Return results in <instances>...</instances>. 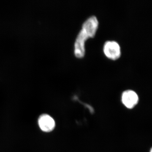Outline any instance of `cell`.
Masks as SVG:
<instances>
[{"label":"cell","instance_id":"277c9868","mask_svg":"<svg viewBox=\"0 0 152 152\" xmlns=\"http://www.w3.org/2000/svg\"><path fill=\"white\" fill-rule=\"evenodd\" d=\"M38 124L40 129L45 132H52L56 126L55 120L50 115L46 114L40 116L38 119Z\"/></svg>","mask_w":152,"mask_h":152},{"label":"cell","instance_id":"5b68a950","mask_svg":"<svg viewBox=\"0 0 152 152\" xmlns=\"http://www.w3.org/2000/svg\"><path fill=\"white\" fill-rule=\"evenodd\" d=\"M149 152H152V147L150 149Z\"/></svg>","mask_w":152,"mask_h":152},{"label":"cell","instance_id":"3957f363","mask_svg":"<svg viewBox=\"0 0 152 152\" xmlns=\"http://www.w3.org/2000/svg\"><path fill=\"white\" fill-rule=\"evenodd\" d=\"M122 102L128 109H133L139 101L138 95L132 90H128L123 93L121 96Z\"/></svg>","mask_w":152,"mask_h":152},{"label":"cell","instance_id":"6da1fadb","mask_svg":"<svg viewBox=\"0 0 152 152\" xmlns=\"http://www.w3.org/2000/svg\"><path fill=\"white\" fill-rule=\"evenodd\" d=\"M99 22L95 16L87 19L82 26L75 44V54L78 58H82L85 54V42L89 38L94 37L97 30Z\"/></svg>","mask_w":152,"mask_h":152},{"label":"cell","instance_id":"7a4b0ae2","mask_svg":"<svg viewBox=\"0 0 152 152\" xmlns=\"http://www.w3.org/2000/svg\"><path fill=\"white\" fill-rule=\"evenodd\" d=\"M103 51L105 55L110 59L117 60L121 56V48L119 45L115 41L106 42L104 45Z\"/></svg>","mask_w":152,"mask_h":152}]
</instances>
